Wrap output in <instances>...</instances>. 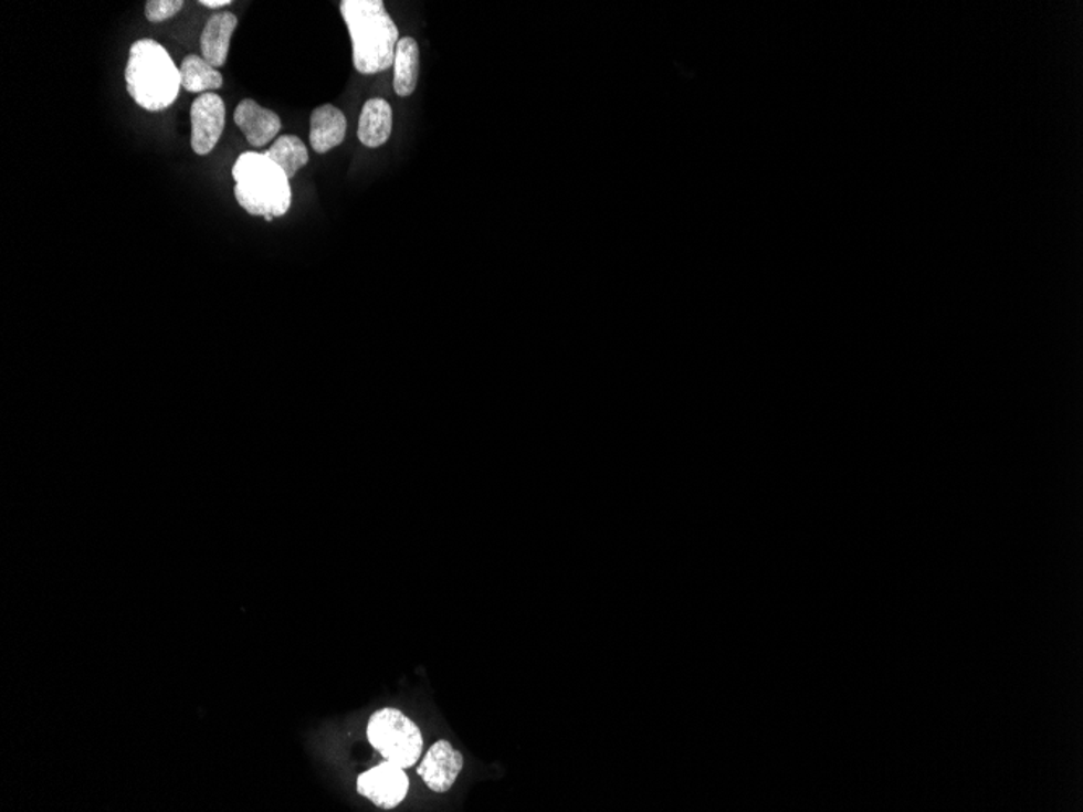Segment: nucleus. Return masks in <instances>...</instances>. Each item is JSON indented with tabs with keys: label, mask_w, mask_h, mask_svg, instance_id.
Instances as JSON below:
<instances>
[{
	"label": "nucleus",
	"mask_w": 1083,
	"mask_h": 812,
	"mask_svg": "<svg viewBox=\"0 0 1083 812\" xmlns=\"http://www.w3.org/2000/svg\"><path fill=\"white\" fill-rule=\"evenodd\" d=\"M339 9L353 41L356 71L375 75L393 67L399 30L385 3L381 0H343Z\"/></svg>",
	"instance_id": "obj_1"
},
{
	"label": "nucleus",
	"mask_w": 1083,
	"mask_h": 812,
	"mask_svg": "<svg viewBox=\"0 0 1083 812\" xmlns=\"http://www.w3.org/2000/svg\"><path fill=\"white\" fill-rule=\"evenodd\" d=\"M192 137L190 145L198 156H207L220 141L225 124V106L221 96L204 93L190 107Z\"/></svg>",
	"instance_id": "obj_6"
},
{
	"label": "nucleus",
	"mask_w": 1083,
	"mask_h": 812,
	"mask_svg": "<svg viewBox=\"0 0 1083 812\" xmlns=\"http://www.w3.org/2000/svg\"><path fill=\"white\" fill-rule=\"evenodd\" d=\"M200 6L207 7V9H221V7L231 6V0H200Z\"/></svg>",
	"instance_id": "obj_16"
},
{
	"label": "nucleus",
	"mask_w": 1083,
	"mask_h": 812,
	"mask_svg": "<svg viewBox=\"0 0 1083 812\" xmlns=\"http://www.w3.org/2000/svg\"><path fill=\"white\" fill-rule=\"evenodd\" d=\"M232 179L235 200L252 217L271 222L290 211L293 203L290 179L265 152L246 151L239 156Z\"/></svg>",
	"instance_id": "obj_3"
},
{
	"label": "nucleus",
	"mask_w": 1083,
	"mask_h": 812,
	"mask_svg": "<svg viewBox=\"0 0 1083 812\" xmlns=\"http://www.w3.org/2000/svg\"><path fill=\"white\" fill-rule=\"evenodd\" d=\"M274 165L280 166L287 179H293L302 168L308 165V149L296 135H283L265 151Z\"/></svg>",
	"instance_id": "obj_14"
},
{
	"label": "nucleus",
	"mask_w": 1083,
	"mask_h": 812,
	"mask_svg": "<svg viewBox=\"0 0 1083 812\" xmlns=\"http://www.w3.org/2000/svg\"><path fill=\"white\" fill-rule=\"evenodd\" d=\"M239 25L238 17L231 12H221L211 17L201 31L200 48L201 57L221 68L228 61L229 46H231L232 34Z\"/></svg>",
	"instance_id": "obj_9"
},
{
	"label": "nucleus",
	"mask_w": 1083,
	"mask_h": 812,
	"mask_svg": "<svg viewBox=\"0 0 1083 812\" xmlns=\"http://www.w3.org/2000/svg\"><path fill=\"white\" fill-rule=\"evenodd\" d=\"M393 131V109L383 98H371L364 104L359 116L357 137L367 148H380L390 140Z\"/></svg>",
	"instance_id": "obj_10"
},
{
	"label": "nucleus",
	"mask_w": 1083,
	"mask_h": 812,
	"mask_svg": "<svg viewBox=\"0 0 1083 812\" xmlns=\"http://www.w3.org/2000/svg\"><path fill=\"white\" fill-rule=\"evenodd\" d=\"M357 791L378 808L393 810L404 801L409 791V779L404 769L385 761L357 779Z\"/></svg>",
	"instance_id": "obj_5"
},
{
	"label": "nucleus",
	"mask_w": 1083,
	"mask_h": 812,
	"mask_svg": "<svg viewBox=\"0 0 1083 812\" xmlns=\"http://www.w3.org/2000/svg\"><path fill=\"white\" fill-rule=\"evenodd\" d=\"M395 92L401 98L412 96L418 88L420 74V51L418 41L411 36L399 40L395 54Z\"/></svg>",
	"instance_id": "obj_12"
},
{
	"label": "nucleus",
	"mask_w": 1083,
	"mask_h": 812,
	"mask_svg": "<svg viewBox=\"0 0 1083 812\" xmlns=\"http://www.w3.org/2000/svg\"><path fill=\"white\" fill-rule=\"evenodd\" d=\"M182 9V0H149L145 6V17L151 23H161L172 19Z\"/></svg>",
	"instance_id": "obj_15"
},
{
	"label": "nucleus",
	"mask_w": 1083,
	"mask_h": 812,
	"mask_svg": "<svg viewBox=\"0 0 1083 812\" xmlns=\"http://www.w3.org/2000/svg\"><path fill=\"white\" fill-rule=\"evenodd\" d=\"M367 737L385 761L409 769L422 756L423 738L418 725L398 709L378 710L371 715Z\"/></svg>",
	"instance_id": "obj_4"
},
{
	"label": "nucleus",
	"mask_w": 1083,
	"mask_h": 812,
	"mask_svg": "<svg viewBox=\"0 0 1083 812\" xmlns=\"http://www.w3.org/2000/svg\"><path fill=\"white\" fill-rule=\"evenodd\" d=\"M180 78L182 88L189 93H204L220 89L222 86V75L218 68L208 64L200 55H187L180 65Z\"/></svg>",
	"instance_id": "obj_13"
},
{
	"label": "nucleus",
	"mask_w": 1083,
	"mask_h": 812,
	"mask_svg": "<svg viewBox=\"0 0 1083 812\" xmlns=\"http://www.w3.org/2000/svg\"><path fill=\"white\" fill-rule=\"evenodd\" d=\"M125 83L132 99L149 113H161L171 107L182 88L180 68L174 64L169 52L153 40L132 44Z\"/></svg>",
	"instance_id": "obj_2"
},
{
	"label": "nucleus",
	"mask_w": 1083,
	"mask_h": 812,
	"mask_svg": "<svg viewBox=\"0 0 1083 812\" xmlns=\"http://www.w3.org/2000/svg\"><path fill=\"white\" fill-rule=\"evenodd\" d=\"M234 123L245 135L246 141L253 148H263L270 145L280 134V116L266 107L260 106L256 101L244 99L238 104L234 113Z\"/></svg>",
	"instance_id": "obj_8"
},
{
	"label": "nucleus",
	"mask_w": 1083,
	"mask_h": 812,
	"mask_svg": "<svg viewBox=\"0 0 1083 812\" xmlns=\"http://www.w3.org/2000/svg\"><path fill=\"white\" fill-rule=\"evenodd\" d=\"M347 119L341 109L323 104L311 116V145L318 155L332 151L345 141Z\"/></svg>",
	"instance_id": "obj_11"
},
{
	"label": "nucleus",
	"mask_w": 1083,
	"mask_h": 812,
	"mask_svg": "<svg viewBox=\"0 0 1083 812\" xmlns=\"http://www.w3.org/2000/svg\"><path fill=\"white\" fill-rule=\"evenodd\" d=\"M463 767L464 756L451 742L442 739L429 749L418 773L430 790L446 793L456 782Z\"/></svg>",
	"instance_id": "obj_7"
}]
</instances>
